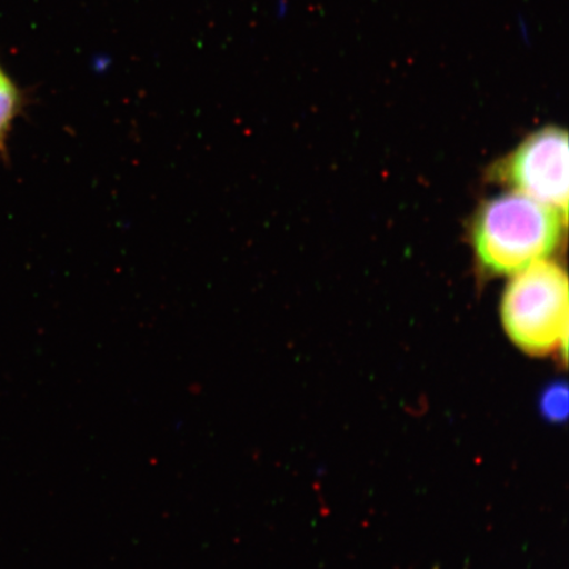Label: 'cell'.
<instances>
[{
  "instance_id": "6da1fadb",
  "label": "cell",
  "mask_w": 569,
  "mask_h": 569,
  "mask_svg": "<svg viewBox=\"0 0 569 569\" xmlns=\"http://www.w3.org/2000/svg\"><path fill=\"white\" fill-rule=\"evenodd\" d=\"M566 223L563 213L518 191L495 197L476 213V258L489 274H516L557 251Z\"/></svg>"
},
{
  "instance_id": "7a4b0ae2",
  "label": "cell",
  "mask_w": 569,
  "mask_h": 569,
  "mask_svg": "<svg viewBox=\"0 0 569 569\" xmlns=\"http://www.w3.org/2000/svg\"><path fill=\"white\" fill-rule=\"evenodd\" d=\"M501 319L508 337L533 356L566 348L568 336V279L565 269L549 260L521 272L505 290Z\"/></svg>"
},
{
  "instance_id": "3957f363",
  "label": "cell",
  "mask_w": 569,
  "mask_h": 569,
  "mask_svg": "<svg viewBox=\"0 0 569 569\" xmlns=\"http://www.w3.org/2000/svg\"><path fill=\"white\" fill-rule=\"evenodd\" d=\"M497 181L563 213L568 210V134L545 127L493 169Z\"/></svg>"
},
{
  "instance_id": "277c9868",
  "label": "cell",
  "mask_w": 569,
  "mask_h": 569,
  "mask_svg": "<svg viewBox=\"0 0 569 569\" xmlns=\"http://www.w3.org/2000/svg\"><path fill=\"white\" fill-rule=\"evenodd\" d=\"M20 92L9 74L0 67V146L9 133L20 110Z\"/></svg>"
},
{
  "instance_id": "5b68a950",
  "label": "cell",
  "mask_w": 569,
  "mask_h": 569,
  "mask_svg": "<svg viewBox=\"0 0 569 569\" xmlns=\"http://www.w3.org/2000/svg\"><path fill=\"white\" fill-rule=\"evenodd\" d=\"M566 391L559 389H552L549 391L545 400V409L549 411L550 416L559 417L560 412L566 411L567 402H566Z\"/></svg>"
}]
</instances>
